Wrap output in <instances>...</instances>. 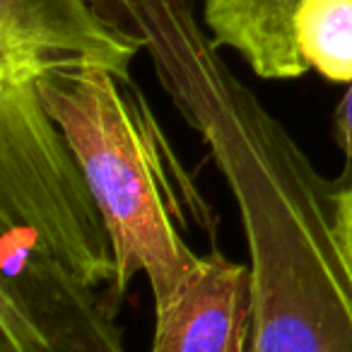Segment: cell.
<instances>
[{"label": "cell", "mask_w": 352, "mask_h": 352, "mask_svg": "<svg viewBox=\"0 0 352 352\" xmlns=\"http://www.w3.org/2000/svg\"><path fill=\"white\" fill-rule=\"evenodd\" d=\"M135 34L239 208L251 256V352H352L342 188L227 68L191 0H102Z\"/></svg>", "instance_id": "6da1fadb"}, {"label": "cell", "mask_w": 352, "mask_h": 352, "mask_svg": "<svg viewBox=\"0 0 352 352\" xmlns=\"http://www.w3.org/2000/svg\"><path fill=\"white\" fill-rule=\"evenodd\" d=\"M36 92L107 222L118 297L145 273L155 304L166 302L203 261L188 246V232L215 239L217 215L145 94L131 75L92 63L46 70Z\"/></svg>", "instance_id": "7a4b0ae2"}, {"label": "cell", "mask_w": 352, "mask_h": 352, "mask_svg": "<svg viewBox=\"0 0 352 352\" xmlns=\"http://www.w3.org/2000/svg\"><path fill=\"white\" fill-rule=\"evenodd\" d=\"M0 217L27 225L80 278L116 292L107 222L36 82L0 80Z\"/></svg>", "instance_id": "3957f363"}, {"label": "cell", "mask_w": 352, "mask_h": 352, "mask_svg": "<svg viewBox=\"0 0 352 352\" xmlns=\"http://www.w3.org/2000/svg\"><path fill=\"white\" fill-rule=\"evenodd\" d=\"M118 302L27 225L0 217V352H126Z\"/></svg>", "instance_id": "277c9868"}, {"label": "cell", "mask_w": 352, "mask_h": 352, "mask_svg": "<svg viewBox=\"0 0 352 352\" xmlns=\"http://www.w3.org/2000/svg\"><path fill=\"white\" fill-rule=\"evenodd\" d=\"M142 51L102 0H0V80L36 82L65 63H92L131 75Z\"/></svg>", "instance_id": "5b68a950"}, {"label": "cell", "mask_w": 352, "mask_h": 352, "mask_svg": "<svg viewBox=\"0 0 352 352\" xmlns=\"http://www.w3.org/2000/svg\"><path fill=\"white\" fill-rule=\"evenodd\" d=\"M251 268L212 249L166 302L155 304L150 352H251Z\"/></svg>", "instance_id": "8992f818"}, {"label": "cell", "mask_w": 352, "mask_h": 352, "mask_svg": "<svg viewBox=\"0 0 352 352\" xmlns=\"http://www.w3.org/2000/svg\"><path fill=\"white\" fill-rule=\"evenodd\" d=\"M302 0H203V22L217 46L234 49L263 80H294L309 70L297 41Z\"/></svg>", "instance_id": "52a82bcc"}, {"label": "cell", "mask_w": 352, "mask_h": 352, "mask_svg": "<svg viewBox=\"0 0 352 352\" xmlns=\"http://www.w3.org/2000/svg\"><path fill=\"white\" fill-rule=\"evenodd\" d=\"M297 41L309 68L331 82L352 85V0H302Z\"/></svg>", "instance_id": "ba28073f"}, {"label": "cell", "mask_w": 352, "mask_h": 352, "mask_svg": "<svg viewBox=\"0 0 352 352\" xmlns=\"http://www.w3.org/2000/svg\"><path fill=\"white\" fill-rule=\"evenodd\" d=\"M333 135H336V142L342 152V160H345L340 179H336V182L338 186L347 188L352 186V85L342 94L340 104L333 113Z\"/></svg>", "instance_id": "9c48e42d"}, {"label": "cell", "mask_w": 352, "mask_h": 352, "mask_svg": "<svg viewBox=\"0 0 352 352\" xmlns=\"http://www.w3.org/2000/svg\"><path fill=\"white\" fill-rule=\"evenodd\" d=\"M340 206H342V230H345V239H347L350 251H352V186L342 188Z\"/></svg>", "instance_id": "30bf717a"}]
</instances>
